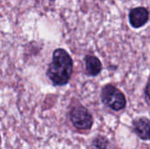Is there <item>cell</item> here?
Here are the masks:
<instances>
[{"label": "cell", "instance_id": "obj_5", "mask_svg": "<svg viewBox=\"0 0 150 149\" xmlns=\"http://www.w3.org/2000/svg\"><path fill=\"white\" fill-rule=\"evenodd\" d=\"M134 130L136 135L144 141L150 140V120L146 118H141L134 122Z\"/></svg>", "mask_w": 150, "mask_h": 149}, {"label": "cell", "instance_id": "obj_7", "mask_svg": "<svg viewBox=\"0 0 150 149\" xmlns=\"http://www.w3.org/2000/svg\"><path fill=\"white\" fill-rule=\"evenodd\" d=\"M91 149H109V141L104 136H97L92 141Z\"/></svg>", "mask_w": 150, "mask_h": 149}, {"label": "cell", "instance_id": "obj_3", "mask_svg": "<svg viewBox=\"0 0 150 149\" xmlns=\"http://www.w3.org/2000/svg\"><path fill=\"white\" fill-rule=\"evenodd\" d=\"M70 121L79 130H89L93 125V118L90 112L83 106L74 107L69 113Z\"/></svg>", "mask_w": 150, "mask_h": 149}, {"label": "cell", "instance_id": "obj_9", "mask_svg": "<svg viewBox=\"0 0 150 149\" xmlns=\"http://www.w3.org/2000/svg\"><path fill=\"white\" fill-rule=\"evenodd\" d=\"M53 1H54V0H53Z\"/></svg>", "mask_w": 150, "mask_h": 149}, {"label": "cell", "instance_id": "obj_2", "mask_svg": "<svg viewBox=\"0 0 150 149\" xmlns=\"http://www.w3.org/2000/svg\"><path fill=\"white\" fill-rule=\"evenodd\" d=\"M101 97L106 106L116 112L124 109L127 104L124 94L112 84H107L103 88Z\"/></svg>", "mask_w": 150, "mask_h": 149}, {"label": "cell", "instance_id": "obj_6", "mask_svg": "<svg viewBox=\"0 0 150 149\" xmlns=\"http://www.w3.org/2000/svg\"><path fill=\"white\" fill-rule=\"evenodd\" d=\"M85 69L87 75L91 76H96L101 72L102 63L96 56L87 55L85 57Z\"/></svg>", "mask_w": 150, "mask_h": 149}, {"label": "cell", "instance_id": "obj_4", "mask_svg": "<svg viewBox=\"0 0 150 149\" xmlns=\"http://www.w3.org/2000/svg\"><path fill=\"white\" fill-rule=\"evenodd\" d=\"M149 18V11L144 7H136L129 12V21L133 27L139 28L144 25Z\"/></svg>", "mask_w": 150, "mask_h": 149}, {"label": "cell", "instance_id": "obj_1", "mask_svg": "<svg viewBox=\"0 0 150 149\" xmlns=\"http://www.w3.org/2000/svg\"><path fill=\"white\" fill-rule=\"evenodd\" d=\"M73 71V61L69 53L62 49L57 48L53 53L52 62L48 65L47 76L56 86L67 84L71 77Z\"/></svg>", "mask_w": 150, "mask_h": 149}, {"label": "cell", "instance_id": "obj_8", "mask_svg": "<svg viewBox=\"0 0 150 149\" xmlns=\"http://www.w3.org/2000/svg\"><path fill=\"white\" fill-rule=\"evenodd\" d=\"M146 92H147V95L149 97V98L150 99V78L148 82V84H147V88H146Z\"/></svg>", "mask_w": 150, "mask_h": 149}]
</instances>
